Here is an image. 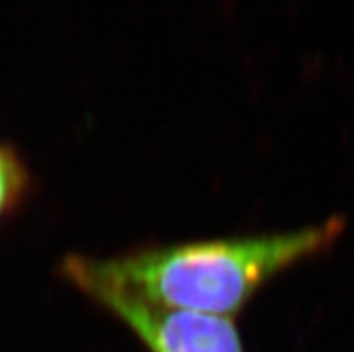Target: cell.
<instances>
[{
	"label": "cell",
	"mask_w": 354,
	"mask_h": 352,
	"mask_svg": "<svg viewBox=\"0 0 354 352\" xmlns=\"http://www.w3.org/2000/svg\"><path fill=\"white\" fill-rule=\"evenodd\" d=\"M92 299L113 313L149 352H245L230 318L158 308L113 293Z\"/></svg>",
	"instance_id": "2"
},
{
	"label": "cell",
	"mask_w": 354,
	"mask_h": 352,
	"mask_svg": "<svg viewBox=\"0 0 354 352\" xmlns=\"http://www.w3.org/2000/svg\"><path fill=\"white\" fill-rule=\"evenodd\" d=\"M346 225L344 216H331L295 232L151 246L113 257L71 254L59 270L90 297L113 293L158 308L230 318L272 277L333 246Z\"/></svg>",
	"instance_id": "1"
},
{
	"label": "cell",
	"mask_w": 354,
	"mask_h": 352,
	"mask_svg": "<svg viewBox=\"0 0 354 352\" xmlns=\"http://www.w3.org/2000/svg\"><path fill=\"white\" fill-rule=\"evenodd\" d=\"M29 185V174L20 156L0 144V218L20 203Z\"/></svg>",
	"instance_id": "3"
}]
</instances>
